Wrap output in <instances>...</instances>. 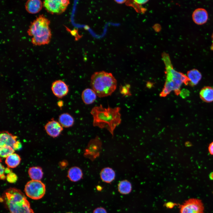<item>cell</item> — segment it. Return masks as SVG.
<instances>
[{"mask_svg": "<svg viewBox=\"0 0 213 213\" xmlns=\"http://www.w3.org/2000/svg\"><path fill=\"white\" fill-rule=\"evenodd\" d=\"M208 150L210 154L213 155V141L209 145L208 147Z\"/></svg>", "mask_w": 213, "mask_h": 213, "instance_id": "1f68e13d", "label": "cell"}, {"mask_svg": "<svg viewBox=\"0 0 213 213\" xmlns=\"http://www.w3.org/2000/svg\"><path fill=\"white\" fill-rule=\"evenodd\" d=\"M57 105L59 107H61L63 105V102L62 101H59L58 102Z\"/></svg>", "mask_w": 213, "mask_h": 213, "instance_id": "e575fe53", "label": "cell"}, {"mask_svg": "<svg viewBox=\"0 0 213 213\" xmlns=\"http://www.w3.org/2000/svg\"><path fill=\"white\" fill-rule=\"evenodd\" d=\"M50 22L43 14L39 15L31 22L27 32L32 37L31 42L33 45L41 46L49 43L52 35Z\"/></svg>", "mask_w": 213, "mask_h": 213, "instance_id": "277c9868", "label": "cell"}, {"mask_svg": "<svg viewBox=\"0 0 213 213\" xmlns=\"http://www.w3.org/2000/svg\"><path fill=\"white\" fill-rule=\"evenodd\" d=\"M51 89L54 94L59 98L66 95L69 92L68 85L61 80L54 81L52 84Z\"/></svg>", "mask_w": 213, "mask_h": 213, "instance_id": "30bf717a", "label": "cell"}, {"mask_svg": "<svg viewBox=\"0 0 213 213\" xmlns=\"http://www.w3.org/2000/svg\"><path fill=\"white\" fill-rule=\"evenodd\" d=\"M93 213H107L106 210L102 207H99L95 209Z\"/></svg>", "mask_w": 213, "mask_h": 213, "instance_id": "f1b7e54d", "label": "cell"}, {"mask_svg": "<svg viewBox=\"0 0 213 213\" xmlns=\"http://www.w3.org/2000/svg\"><path fill=\"white\" fill-rule=\"evenodd\" d=\"M162 59L165 66L166 80L160 96L165 97L172 91L176 95H179L181 85L183 83L186 85L189 84V79L186 75L174 69L168 54H163Z\"/></svg>", "mask_w": 213, "mask_h": 213, "instance_id": "7a4b0ae2", "label": "cell"}, {"mask_svg": "<svg viewBox=\"0 0 213 213\" xmlns=\"http://www.w3.org/2000/svg\"><path fill=\"white\" fill-rule=\"evenodd\" d=\"M114 1L118 4H121L125 3L126 1L124 0H114Z\"/></svg>", "mask_w": 213, "mask_h": 213, "instance_id": "836d02e7", "label": "cell"}, {"mask_svg": "<svg viewBox=\"0 0 213 213\" xmlns=\"http://www.w3.org/2000/svg\"><path fill=\"white\" fill-rule=\"evenodd\" d=\"M212 42L213 44V33H212Z\"/></svg>", "mask_w": 213, "mask_h": 213, "instance_id": "ab89813d", "label": "cell"}, {"mask_svg": "<svg viewBox=\"0 0 213 213\" xmlns=\"http://www.w3.org/2000/svg\"><path fill=\"white\" fill-rule=\"evenodd\" d=\"M67 164L66 161H62L60 163V165L62 168H64L66 166Z\"/></svg>", "mask_w": 213, "mask_h": 213, "instance_id": "d6a6232c", "label": "cell"}, {"mask_svg": "<svg viewBox=\"0 0 213 213\" xmlns=\"http://www.w3.org/2000/svg\"><path fill=\"white\" fill-rule=\"evenodd\" d=\"M1 200L10 213H34L25 194L16 188L5 190Z\"/></svg>", "mask_w": 213, "mask_h": 213, "instance_id": "3957f363", "label": "cell"}, {"mask_svg": "<svg viewBox=\"0 0 213 213\" xmlns=\"http://www.w3.org/2000/svg\"><path fill=\"white\" fill-rule=\"evenodd\" d=\"M17 138L16 136L8 131H3L0 134V146L4 145L8 146L14 150L15 145L17 141Z\"/></svg>", "mask_w": 213, "mask_h": 213, "instance_id": "4fadbf2b", "label": "cell"}, {"mask_svg": "<svg viewBox=\"0 0 213 213\" xmlns=\"http://www.w3.org/2000/svg\"><path fill=\"white\" fill-rule=\"evenodd\" d=\"M43 6L47 12L51 14H60L65 11L70 4L68 0H45Z\"/></svg>", "mask_w": 213, "mask_h": 213, "instance_id": "ba28073f", "label": "cell"}, {"mask_svg": "<svg viewBox=\"0 0 213 213\" xmlns=\"http://www.w3.org/2000/svg\"><path fill=\"white\" fill-rule=\"evenodd\" d=\"M134 2L138 4L142 5L147 3L148 1L146 0H134Z\"/></svg>", "mask_w": 213, "mask_h": 213, "instance_id": "f546056e", "label": "cell"}, {"mask_svg": "<svg viewBox=\"0 0 213 213\" xmlns=\"http://www.w3.org/2000/svg\"><path fill=\"white\" fill-rule=\"evenodd\" d=\"M118 189L119 192L122 194L129 193L131 190V185L130 183L127 180L120 181L118 184Z\"/></svg>", "mask_w": 213, "mask_h": 213, "instance_id": "603a6c76", "label": "cell"}, {"mask_svg": "<svg viewBox=\"0 0 213 213\" xmlns=\"http://www.w3.org/2000/svg\"><path fill=\"white\" fill-rule=\"evenodd\" d=\"M187 76L189 80V84L191 86L197 85L202 78L201 73L195 69L188 71Z\"/></svg>", "mask_w": 213, "mask_h": 213, "instance_id": "ac0fdd59", "label": "cell"}, {"mask_svg": "<svg viewBox=\"0 0 213 213\" xmlns=\"http://www.w3.org/2000/svg\"><path fill=\"white\" fill-rule=\"evenodd\" d=\"M193 22L198 25H202L207 21L208 15L207 11L204 9L198 8L195 9L192 14Z\"/></svg>", "mask_w": 213, "mask_h": 213, "instance_id": "7c38bea8", "label": "cell"}, {"mask_svg": "<svg viewBox=\"0 0 213 213\" xmlns=\"http://www.w3.org/2000/svg\"><path fill=\"white\" fill-rule=\"evenodd\" d=\"M120 110L119 107L113 108L109 106L106 108L101 104L94 107L90 112L93 118V126L106 128L113 136L115 129L121 121Z\"/></svg>", "mask_w": 213, "mask_h": 213, "instance_id": "6da1fadb", "label": "cell"}, {"mask_svg": "<svg viewBox=\"0 0 213 213\" xmlns=\"http://www.w3.org/2000/svg\"><path fill=\"white\" fill-rule=\"evenodd\" d=\"M44 128L47 134L53 138L59 135L63 130L62 126L59 122L53 120L49 121L45 125Z\"/></svg>", "mask_w": 213, "mask_h": 213, "instance_id": "8fae6325", "label": "cell"}, {"mask_svg": "<svg viewBox=\"0 0 213 213\" xmlns=\"http://www.w3.org/2000/svg\"><path fill=\"white\" fill-rule=\"evenodd\" d=\"M59 122L63 127L69 128L72 126L74 122L73 118L69 114L65 113L61 114L59 116Z\"/></svg>", "mask_w": 213, "mask_h": 213, "instance_id": "ffe728a7", "label": "cell"}, {"mask_svg": "<svg viewBox=\"0 0 213 213\" xmlns=\"http://www.w3.org/2000/svg\"><path fill=\"white\" fill-rule=\"evenodd\" d=\"M28 174L32 180H40L42 178L43 173L42 168L39 167H32L28 170Z\"/></svg>", "mask_w": 213, "mask_h": 213, "instance_id": "7402d4cb", "label": "cell"}, {"mask_svg": "<svg viewBox=\"0 0 213 213\" xmlns=\"http://www.w3.org/2000/svg\"><path fill=\"white\" fill-rule=\"evenodd\" d=\"M96 93L92 89L86 88L83 91L81 98L83 102L88 105L94 102L96 99Z\"/></svg>", "mask_w": 213, "mask_h": 213, "instance_id": "9a60e30c", "label": "cell"}, {"mask_svg": "<svg viewBox=\"0 0 213 213\" xmlns=\"http://www.w3.org/2000/svg\"><path fill=\"white\" fill-rule=\"evenodd\" d=\"M209 177L211 179H213V172L211 173L209 175Z\"/></svg>", "mask_w": 213, "mask_h": 213, "instance_id": "f35d334b", "label": "cell"}, {"mask_svg": "<svg viewBox=\"0 0 213 213\" xmlns=\"http://www.w3.org/2000/svg\"><path fill=\"white\" fill-rule=\"evenodd\" d=\"M21 160L20 156L14 153L6 158L5 162L9 168H14L19 164Z\"/></svg>", "mask_w": 213, "mask_h": 213, "instance_id": "44dd1931", "label": "cell"}, {"mask_svg": "<svg viewBox=\"0 0 213 213\" xmlns=\"http://www.w3.org/2000/svg\"><path fill=\"white\" fill-rule=\"evenodd\" d=\"M15 150L12 147L4 145L0 146V155L1 157L6 158L14 153Z\"/></svg>", "mask_w": 213, "mask_h": 213, "instance_id": "cb8c5ba5", "label": "cell"}, {"mask_svg": "<svg viewBox=\"0 0 213 213\" xmlns=\"http://www.w3.org/2000/svg\"><path fill=\"white\" fill-rule=\"evenodd\" d=\"M46 190L45 185L41 180H33L28 182L24 188L26 195L34 200L42 198L45 194Z\"/></svg>", "mask_w": 213, "mask_h": 213, "instance_id": "8992f818", "label": "cell"}, {"mask_svg": "<svg viewBox=\"0 0 213 213\" xmlns=\"http://www.w3.org/2000/svg\"><path fill=\"white\" fill-rule=\"evenodd\" d=\"M101 143L98 137L91 140L84 152L85 157L93 160L98 156L101 149Z\"/></svg>", "mask_w": 213, "mask_h": 213, "instance_id": "9c48e42d", "label": "cell"}, {"mask_svg": "<svg viewBox=\"0 0 213 213\" xmlns=\"http://www.w3.org/2000/svg\"><path fill=\"white\" fill-rule=\"evenodd\" d=\"M101 180L107 183H110L114 179L115 172L111 168L106 167L103 169L100 173Z\"/></svg>", "mask_w": 213, "mask_h": 213, "instance_id": "2e32d148", "label": "cell"}, {"mask_svg": "<svg viewBox=\"0 0 213 213\" xmlns=\"http://www.w3.org/2000/svg\"><path fill=\"white\" fill-rule=\"evenodd\" d=\"M201 99L206 102L213 101V87L206 86L203 88L199 93Z\"/></svg>", "mask_w": 213, "mask_h": 213, "instance_id": "d6986e66", "label": "cell"}, {"mask_svg": "<svg viewBox=\"0 0 213 213\" xmlns=\"http://www.w3.org/2000/svg\"><path fill=\"white\" fill-rule=\"evenodd\" d=\"M174 204H173L172 203H168V204H167V206L168 207H170V208L172 207L173 206H174L173 205Z\"/></svg>", "mask_w": 213, "mask_h": 213, "instance_id": "74e56055", "label": "cell"}, {"mask_svg": "<svg viewBox=\"0 0 213 213\" xmlns=\"http://www.w3.org/2000/svg\"><path fill=\"white\" fill-rule=\"evenodd\" d=\"M17 175L12 171L7 174L6 176L7 181L10 183H14L16 182L17 180Z\"/></svg>", "mask_w": 213, "mask_h": 213, "instance_id": "484cf974", "label": "cell"}, {"mask_svg": "<svg viewBox=\"0 0 213 213\" xmlns=\"http://www.w3.org/2000/svg\"><path fill=\"white\" fill-rule=\"evenodd\" d=\"M72 213V212H68V213Z\"/></svg>", "mask_w": 213, "mask_h": 213, "instance_id": "60d3db41", "label": "cell"}, {"mask_svg": "<svg viewBox=\"0 0 213 213\" xmlns=\"http://www.w3.org/2000/svg\"><path fill=\"white\" fill-rule=\"evenodd\" d=\"M12 171L10 170L9 168H5V173H7V174L10 173Z\"/></svg>", "mask_w": 213, "mask_h": 213, "instance_id": "d590c367", "label": "cell"}, {"mask_svg": "<svg viewBox=\"0 0 213 213\" xmlns=\"http://www.w3.org/2000/svg\"><path fill=\"white\" fill-rule=\"evenodd\" d=\"M83 173L81 170L77 167L70 168L67 172V177L71 181L78 182L83 178Z\"/></svg>", "mask_w": 213, "mask_h": 213, "instance_id": "e0dca14e", "label": "cell"}, {"mask_svg": "<svg viewBox=\"0 0 213 213\" xmlns=\"http://www.w3.org/2000/svg\"><path fill=\"white\" fill-rule=\"evenodd\" d=\"M43 3L39 0H29L25 3V7L26 11L29 13L35 14L42 9Z\"/></svg>", "mask_w": 213, "mask_h": 213, "instance_id": "5bb4252c", "label": "cell"}, {"mask_svg": "<svg viewBox=\"0 0 213 213\" xmlns=\"http://www.w3.org/2000/svg\"><path fill=\"white\" fill-rule=\"evenodd\" d=\"M180 213H204V206L202 201L195 198L189 199L180 206Z\"/></svg>", "mask_w": 213, "mask_h": 213, "instance_id": "52a82bcc", "label": "cell"}, {"mask_svg": "<svg viewBox=\"0 0 213 213\" xmlns=\"http://www.w3.org/2000/svg\"><path fill=\"white\" fill-rule=\"evenodd\" d=\"M22 145L21 143L19 141H17L15 145L14 150H18L21 148Z\"/></svg>", "mask_w": 213, "mask_h": 213, "instance_id": "4dcf8cb0", "label": "cell"}, {"mask_svg": "<svg viewBox=\"0 0 213 213\" xmlns=\"http://www.w3.org/2000/svg\"><path fill=\"white\" fill-rule=\"evenodd\" d=\"M5 168L4 166L0 164V179L2 180H4L6 179V176L4 174L5 173Z\"/></svg>", "mask_w": 213, "mask_h": 213, "instance_id": "83f0119b", "label": "cell"}, {"mask_svg": "<svg viewBox=\"0 0 213 213\" xmlns=\"http://www.w3.org/2000/svg\"><path fill=\"white\" fill-rule=\"evenodd\" d=\"M130 86L128 84L121 85L120 88V93L124 96H129L131 95L130 91Z\"/></svg>", "mask_w": 213, "mask_h": 213, "instance_id": "d4e9b609", "label": "cell"}, {"mask_svg": "<svg viewBox=\"0 0 213 213\" xmlns=\"http://www.w3.org/2000/svg\"><path fill=\"white\" fill-rule=\"evenodd\" d=\"M90 85L99 97L111 95L117 87V81L112 74L104 71L94 72L91 78Z\"/></svg>", "mask_w": 213, "mask_h": 213, "instance_id": "5b68a950", "label": "cell"}, {"mask_svg": "<svg viewBox=\"0 0 213 213\" xmlns=\"http://www.w3.org/2000/svg\"><path fill=\"white\" fill-rule=\"evenodd\" d=\"M65 27L67 31L70 32L72 36L75 37V41L78 40L82 37V35H80L78 34V29L75 28L73 30H71L67 27L65 26Z\"/></svg>", "mask_w": 213, "mask_h": 213, "instance_id": "4316f807", "label": "cell"}, {"mask_svg": "<svg viewBox=\"0 0 213 213\" xmlns=\"http://www.w3.org/2000/svg\"><path fill=\"white\" fill-rule=\"evenodd\" d=\"M84 28L85 30H88L90 29V27L88 25H86L84 26Z\"/></svg>", "mask_w": 213, "mask_h": 213, "instance_id": "8d00e7d4", "label": "cell"}]
</instances>
